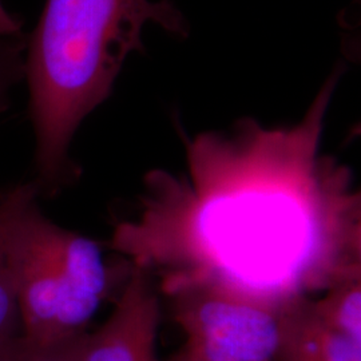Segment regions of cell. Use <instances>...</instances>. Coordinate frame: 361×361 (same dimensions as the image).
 Segmentation results:
<instances>
[{
	"label": "cell",
	"instance_id": "52a82bcc",
	"mask_svg": "<svg viewBox=\"0 0 361 361\" xmlns=\"http://www.w3.org/2000/svg\"><path fill=\"white\" fill-rule=\"evenodd\" d=\"M39 192L37 182H28L0 197V352L20 336V319L8 258L10 231L16 213L27 201L38 197Z\"/></svg>",
	"mask_w": 361,
	"mask_h": 361
},
{
	"label": "cell",
	"instance_id": "6da1fadb",
	"mask_svg": "<svg viewBox=\"0 0 361 361\" xmlns=\"http://www.w3.org/2000/svg\"><path fill=\"white\" fill-rule=\"evenodd\" d=\"M336 82L293 126L243 119L186 140V173H149L111 249L166 296L207 288L277 312L361 273L360 190L320 153Z\"/></svg>",
	"mask_w": 361,
	"mask_h": 361
},
{
	"label": "cell",
	"instance_id": "7c38bea8",
	"mask_svg": "<svg viewBox=\"0 0 361 361\" xmlns=\"http://www.w3.org/2000/svg\"><path fill=\"white\" fill-rule=\"evenodd\" d=\"M170 361H186V359L182 356V353H180V352H178L174 357H171V360Z\"/></svg>",
	"mask_w": 361,
	"mask_h": 361
},
{
	"label": "cell",
	"instance_id": "277c9868",
	"mask_svg": "<svg viewBox=\"0 0 361 361\" xmlns=\"http://www.w3.org/2000/svg\"><path fill=\"white\" fill-rule=\"evenodd\" d=\"M169 297L186 361H276L284 312L207 288Z\"/></svg>",
	"mask_w": 361,
	"mask_h": 361
},
{
	"label": "cell",
	"instance_id": "8992f818",
	"mask_svg": "<svg viewBox=\"0 0 361 361\" xmlns=\"http://www.w3.org/2000/svg\"><path fill=\"white\" fill-rule=\"evenodd\" d=\"M305 298L285 310L276 361H361V344L325 326Z\"/></svg>",
	"mask_w": 361,
	"mask_h": 361
},
{
	"label": "cell",
	"instance_id": "7a4b0ae2",
	"mask_svg": "<svg viewBox=\"0 0 361 361\" xmlns=\"http://www.w3.org/2000/svg\"><path fill=\"white\" fill-rule=\"evenodd\" d=\"M147 22L185 32L180 13L168 1H46L25 59L39 188L54 189L74 174L73 138L110 97L131 51H142Z\"/></svg>",
	"mask_w": 361,
	"mask_h": 361
},
{
	"label": "cell",
	"instance_id": "8fae6325",
	"mask_svg": "<svg viewBox=\"0 0 361 361\" xmlns=\"http://www.w3.org/2000/svg\"><path fill=\"white\" fill-rule=\"evenodd\" d=\"M20 20L8 13L0 0V37H19Z\"/></svg>",
	"mask_w": 361,
	"mask_h": 361
},
{
	"label": "cell",
	"instance_id": "3957f363",
	"mask_svg": "<svg viewBox=\"0 0 361 361\" xmlns=\"http://www.w3.org/2000/svg\"><path fill=\"white\" fill-rule=\"evenodd\" d=\"M8 258L20 335L54 343L86 334L116 286V271L99 243L47 219L38 197L16 213Z\"/></svg>",
	"mask_w": 361,
	"mask_h": 361
},
{
	"label": "cell",
	"instance_id": "ba28073f",
	"mask_svg": "<svg viewBox=\"0 0 361 361\" xmlns=\"http://www.w3.org/2000/svg\"><path fill=\"white\" fill-rule=\"evenodd\" d=\"M310 308L325 326L361 344V273L329 286L322 298H312Z\"/></svg>",
	"mask_w": 361,
	"mask_h": 361
},
{
	"label": "cell",
	"instance_id": "30bf717a",
	"mask_svg": "<svg viewBox=\"0 0 361 361\" xmlns=\"http://www.w3.org/2000/svg\"><path fill=\"white\" fill-rule=\"evenodd\" d=\"M25 44L19 37H0V111L7 95L19 78L25 75Z\"/></svg>",
	"mask_w": 361,
	"mask_h": 361
},
{
	"label": "cell",
	"instance_id": "9c48e42d",
	"mask_svg": "<svg viewBox=\"0 0 361 361\" xmlns=\"http://www.w3.org/2000/svg\"><path fill=\"white\" fill-rule=\"evenodd\" d=\"M86 334L54 343H38L18 336L0 352V361H80Z\"/></svg>",
	"mask_w": 361,
	"mask_h": 361
},
{
	"label": "cell",
	"instance_id": "5b68a950",
	"mask_svg": "<svg viewBox=\"0 0 361 361\" xmlns=\"http://www.w3.org/2000/svg\"><path fill=\"white\" fill-rule=\"evenodd\" d=\"M159 319L154 280L130 267L111 314L95 332L86 334L80 361H158Z\"/></svg>",
	"mask_w": 361,
	"mask_h": 361
}]
</instances>
